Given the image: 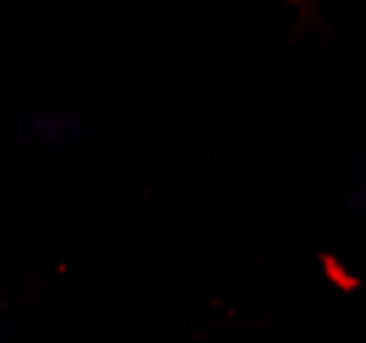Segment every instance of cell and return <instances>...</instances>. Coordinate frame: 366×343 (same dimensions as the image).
Instances as JSON below:
<instances>
[{
	"label": "cell",
	"instance_id": "1",
	"mask_svg": "<svg viewBox=\"0 0 366 343\" xmlns=\"http://www.w3.org/2000/svg\"><path fill=\"white\" fill-rule=\"evenodd\" d=\"M325 267H328V275L339 283V286H342V289H352V286H355V280H352L350 275H345V270H339L330 258H325Z\"/></svg>",
	"mask_w": 366,
	"mask_h": 343
}]
</instances>
